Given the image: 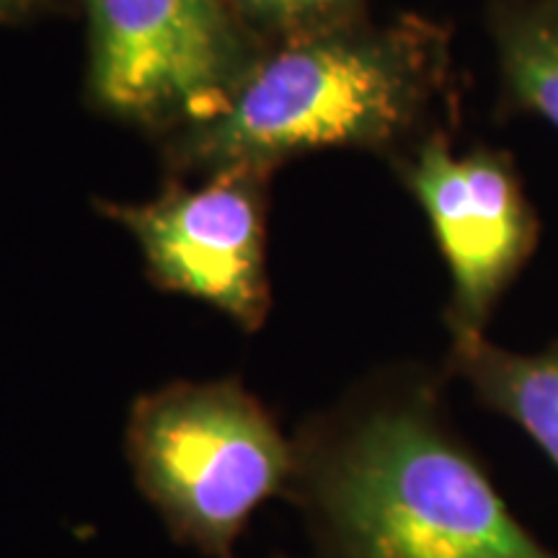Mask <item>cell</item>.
I'll list each match as a JSON object with an SVG mask.
<instances>
[{
  "label": "cell",
  "instance_id": "3957f363",
  "mask_svg": "<svg viewBox=\"0 0 558 558\" xmlns=\"http://www.w3.org/2000/svg\"><path fill=\"white\" fill-rule=\"evenodd\" d=\"M124 452L171 538L235 558L256 509L290 499L295 437L239 378L171 380L132 401Z\"/></svg>",
  "mask_w": 558,
  "mask_h": 558
},
{
  "label": "cell",
  "instance_id": "8992f818",
  "mask_svg": "<svg viewBox=\"0 0 558 558\" xmlns=\"http://www.w3.org/2000/svg\"><path fill=\"white\" fill-rule=\"evenodd\" d=\"M450 271V339L484 337L494 311L538 248V215L514 166L494 150L456 153L427 137L403 166Z\"/></svg>",
  "mask_w": 558,
  "mask_h": 558
},
{
  "label": "cell",
  "instance_id": "7a4b0ae2",
  "mask_svg": "<svg viewBox=\"0 0 558 558\" xmlns=\"http://www.w3.org/2000/svg\"><path fill=\"white\" fill-rule=\"evenodd\" d=\"M450 70V37L427 19L365 21L277 41L213 117L166 137L179 173L275 171L313 150H378L422 122Z\"/></svg>",
  "mask_w": 558,
  "mask_h": 558
},
{
  "label": "cell",
  "instance_id": "30bf717a",
  "mask_svg": "<svg viewBox=\"0 0 558 558\" xmlns=\"http://www.w3.org/2000/svg\"><path fill=\"white\" fill-rule=\"evenodd\" d=\"M47 0H0V24H21L45 9Z\"/></svg>",
  "mask_w": 558,
  "mask_h": 558
},
{
  "label": "cell",
  "instance_id": "277c9868",
  "mask_svg": "<svg viewBox=\"0 0 558 558\" xmlns=\"http://www.w3.org/2000/svg\"><path fill=\"white\" fill-rule=\"evenodd\" d=\"M88 101L166 137L213 117L267 50L233 0H81Z\"/></svg>",
  "mask_w": 558,
  "mask_h": 558
},
{
  "label": "cell",
  "instance_id": "8fae6325",
  "mask_svg": "<svg viewBox=\"0 0 558 558\" xmlns=\"http://www.w3.org/2000/svg\"><path fill=\"white\" fill-rule=\"evenodd\" d=\"M277 558H290V556H277Z\"/></svg>",
  "mask_w": 558,
  "mask_h": 558
},
{
  "label": "cell",
  "instance_id": "ba28073f",
  "mask_svg": "<svg viewBox=\"0 0 558 558\" xmlns=\"http://www.w3.org/2000/svg\"><path fill=\"white\" fill-rule=\"evenodd\" d=\"M488 32L512 101L558 130V0H497Z\"/></svg>",
  "mask_w": 558,
  "mask_h": 558
},
{
  "label": "cell",
  "instance_id": "6da1fadb",
  "mask_svg": "<svg viewBox=\"0 0 558 558\" xmlns=\"http://www.w3.org/2000/svg\"><path fill=\"white\" fill-rule=\"evenodd\" d=\"M445 380L380 369L300 427L290 501L318 558H558L501 499Z\"/></svg>",
  "mask_w": 558,
  "mask_h": 558
},
{
  "label": "cell",
  "instance_id": "9c48e42d",
  "mask_svg": "<svg viewBox=\"0 0 558 558\" xmlns=\"http://www.w3.org/2000/svg\"><path fill=\"white\" fill-rule=\"evenodd\" d=\"M267 45L339 29L362 21L365 0H233Z\"/></svg>",
  "mask_w": 558,
  "mask_h": 558
},
{
  "label": "cell",
  "instance_id": "5b68a950",
  "mask_svg": "<svg viewBox=\"0 0 558 558\" xmlns=\"http://www.w3.org/2000/svg\"><path fill=\"white\" fill-rule=\"evenodd\" d=\"M269 177L262 169H228L209 173L199 186L171 181L153 199L96 207L135 239L158 290L199 300L256 333L271 313Z\"/></svg>",
  "mask_w": 558,
  "mask_h": 558
},
{
  "label": "cell",
  "instance_id": "52a82bcc",
  "mask_svg": "<svg viewBox=\"0 0 558 558\" xmlns=\"http://www.w3.org/2000/svg\"><path fill=\"white\" fill-rule=\"evenodd\" d=\"M448 378L463 380L488 411L509 418L558 471V339L518 352L486 337L450 339Z\"/></svg>",
  "mask_w": 558,
  "mask_h": 558
}]
</instances>
